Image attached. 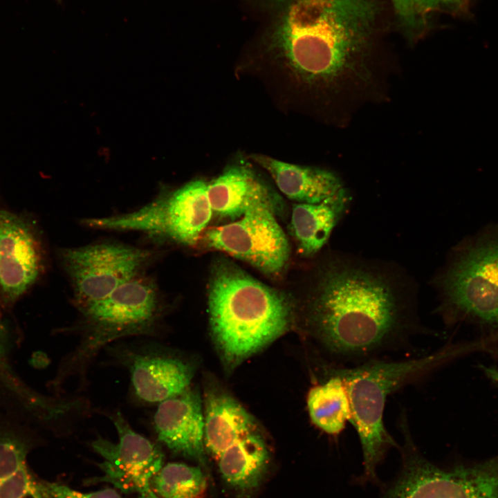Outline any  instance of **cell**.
<instances>
[{"mask_svg": "<svg viewBox=\"0 0 498 498\" xmlns=\"http://www.w3.org/2000/svg\"><path fill=\"white\" fill-rule=\"evenodd\" d=\"M313 271L307 323L333 367L387 358L431 333L418 314L417 284L397 264L330 251Z\"/></svg>", "mask_w": 498, "mask_h": 498, "instance_id": "1", "label": "cell"}, {"mask_svg": "<svg viewBox=\"0 0 498 498\" xmlns=\"http://www.w3.org/2000/svg\"><path fill=\"white\" fill-rule=\"evenodd\" d=\"M268 12V49L304 87L338 111L376 83L369 60L378 0H258Z\"/></svg>", "mask_w": 498, "mask_h": 498, "instance_id": "2", "label": "cell"}, {"mask_svg": "<svg viewBox=\"0 0 498 498\" xmlns=\"http://www.w3.org/2000/svg\"><path fill=\"white\" fill-rule=\"evenodd\" d=\"M208 293L212 332L231 365L282 335L292 319L294 304L288 294L225 258L211 266Z\"/></svg>", "mask_w": 498, "mask_h": 498, "instance_id": "3", "label": "cell"}, {"mask_svg": "<svg viewBox=\"0 0 498 498\" xmlns=\"http://www.w3.org/2000/svg\"><path fill=\"white\" fill-rule=\"evenodd\" d=\"M167 304L154 278L147 273L117 287L107 297L78 313L77 320L62 330L77 337L72 350L60 360L48 382L50 389L62 394L70 380L78 382L77 389L87 385L89 369L109 345L132 336H160Z\"/></svg>", "mask_w": 498, "mask_h": 498, "instance_id": "4", "label": "cell"}, {"mask_svg": "<svg viewBox=\"0 0 498 498\" xmlns=\"http://www.w3.org/2000/svg\"><path fill=\"white\" fill-rule=\"evenodd\" d=\"M470 345L449 344L430 353L407 360L382 358L330 371L344 380L349 397L351 418L361 445L364 479L376 481V470L387 451L398 444L384 423L387 398L416 383L470 350Z\"/></svg>", "mask_w": 498, "mask_h": 498, "instance_id": "5", "label": "cell"}, {"mask_svg": "<svg viewBox=\"0 0 498 498\" xmlns=\"http://www.w3.org/2000/svg\"><path fill=\"white\" fill-rule=\"evenodd\" d=\"M432 282L448 326L468 322L498 333V223L456 244Z\"/></svg>", "mask_w": 498, "mask_h": 498, "instance_id": "6", "label": "cell"}, {"mask_svg": "<svg viewBox=\"0 0 498 498\" xmlns=\"http://www.w3.org/2000/svg\"><path fill=\"white\" fill-rule=\"evenodd\" d=\"M208 184L203 179L193 180L178 188L160 192L153 201L136 210L84 219L82 223L93 229L136 232L158 242L194 246L213 215Z\"/></svg>", "mask_w": 498, "mask_h": 498, "instance_id": "7", "label": "cell"}, {"mask_svg": "<svg viewBox=\"0 0 498 498\" xmlns=\"http://www.w3.org/2000/svg\"><path fill=\"white\" fill-rule=\"evenodd\" d=\"M157 256L152 250L109 241L63 248L58 252L78 313L102 301L123 283L147 273Z\"/></svg>", "mask_w": 498, "mask_h": 498, "instance_id": "8", "label": "cell"}, {"mask_svg": "<svg viewBox=\"0 0 498 498\" xmlns=\"http://www.w3.org/2000/svg\"><path fill=\"white\" fill-rule=\"evenodd\" d=\"M279 199L258 202L239 219L212 228L202 235L210 249L241 260L270 278L286 271L290 247L276 217Z\"/></svg>", "mask_w": 498, "mask_h": 498, "instance_id": "9", "label": "cell"}, {"mask_svg": "<svg viewBox=\"0 0 498 498\" xmlns=\"http://www.w3.org/2000/svg\"><path fill=\"white\" fill-rule=\"evenodd\" d=\"M103 351L109 364L128 371L133 396L142 404L158 405L182 393L193 376L190 360L156 341H118Z\"/></svg>", "mask_w": 498, "mask_h": 498, "instance_id": "10", "label": "cell"}, {"mask_svg": "<svg viewBox=\"0 0 498 498\" xmlns=\"http://www.w3.org/2000/svg\"><path fill=\"white\" fill-rule=\"evenodd\" d=\"M46 266L44 244L32 218L0 208V313L35 286Z\"/></svg>", "mask_w": 498, "mask_h": 498, "instance_id": "11", "label": "cell"}, {"mask_svg": "<svg viewBox=\"0 0 498 498\" xmlns=\"http://www.w3.org/2000/svg\"><path fill=\"white\" fill-rule=\"evenodd\" d=\"M113 423L118 441L100 436L91 443L103 459L99 466L102 476L89 482H107L122 492L142 494L151 490V481L163 466L161 450L136 432L120 411L102 412Z\"/></svg>", "mask_w": 498, "mask_h": 498, "instance_id": "12", "label": "cell"}, {"mask_svg": "<svg viewBox=\"0 0 498 498\" xmlns=\"http://www.w3.org/2000/svg\"><path fill=\"white\" fill-rule=\"evenodd\" d=\"M389 498H498V456L448 468L420 460L403 474Z\"/></svg>", "mask_w": 498, "mask_h": 498, "instance_id": "13", "label": "cell"}, {"mask_svg": "<svg viewBox=\"0 0 498 498\" xmlns=\"http://www.w3.org/2000/svg\"><path fill=\"white\" fill-rule=\"evenodd\" d=\"M38 430L0 409V498H46L27 460L41 443Z\"/></svg>", "mask_w": 498, "mask_h": 498, "instance_id": "14", "label": "cell"}, {"mask_svg": "<svg viewBox=\"0 0 498 498\" xmlns=\"http://www.w3.org/2000/svg\"><path fill=\"white\" fill-rule=\"evenodd\" d=\"M154 425L158 440L172 452L204 461V415L197 392L187 389L160 403Z\"/></svg>", "mask_w": 498, "mask_h": 498, "instance_id": "15", "label": "cell"}, {"mask_svg": "<svg viewBox=\"0 0 498 498\" xmlns=\"http://www.w3.org/2000/svg\"><path fill=\"white\" fill-rule=\"evenodd\" d=\"M208 193L213 214L233 221L241 217L255 203L278 199L243 160L228 165L216 178L208 182Z\"/></svg>", "mask_w": 498, "mask_h": 498, "instance_id": "16", "label": "cell"}, {"mask_svg": "<svg viewBox=\"0 0 498 498\" xmlns=\"http://www.w3.org/2000/svg\"><path fill=\"white\" fill-rule=\"evenodd\" d=\"M251 160L271 176L279 191L299 203H317L346 188L335 173L326 169L284 162L261 154Z\"/></svg>", "mask_w": 498, "mask_h": 498, "instance_id": "17", "label": "cell"}, {"mask_svg": "<svg viewBox=\"0 0 498 498\" xmlns=\"http://www.w3.org/2000/svg\"><path fill=\"white\" fill-rule=\"evenodd\" d=\"M350 202V194L344 188L320 203L293 204L289 230L302 257L312 258L320 252Z\"/></svg>", "mask_w": 498, "mask_h": 498, "instance_id": "18", "label": "cell"}, {"mask_svg": "<svg viewBox=\"0 0 498 498\" xmlns=\"http://www.w3.org/2000/svg\"><path fill=\"white\" fill-rule=\"evenodd\" d=\"M255 431L254 419L234 398L223 394H210L207 398L204 443L216 459L236 441Z\"/></svg>", "mask_w": 498, "mask_h": 498, "instance_id": "19", "label": "cell"}, {"mask_svg": "<svg viewBox=\"0 0 498 498\" xmlns=\"http://www.w3.org/2000/svg\"><path fill=\"white\" fill-rule=\"evenodd\" d=\"M216 460L223 479L237 492L246 494L259 485L269 453L264 439L255 431L228 448Z\"/></svg>", "mask_w": 498, "mask_h": 498, "instance_id": "20", "label": "cell"}, {"mask_svg": "<svg viewBox=\"0 0 498 498\" xmlns=\"http://www.w3.org/2000/svg\"><path fill=\"white\" fill-rule=\"evenodd\" d=\"M20 334L0 315V409L15 415H24L35 405L39 391L17 373L13 363Z\"/></svg>", "mask_w": 498, "mask_h": 498, "instance_id": "21", "label": "cell"}, {"mask_svg": "<svg viewBox=\"0 0 498 498\" xmlns=\"http://www.w3.org/2000/svg\"><path fill=\"white\" fill-rule=\"evenodd\" d=\"M327 376L310 389L307 408L314 425L330 436H337L351 421L350 400L342 377L331 371Z\"/></svg>", "mask_w": 498, "mask_h": 498, "instance_id": "22", "label": "cell"}, {"mask_svg": "<svg viewBox=\"0 0 498 498\" xmlns=\"http://www.w3.org/2000/svg\"><path fill=\"white\" fill-rule=\"evenodd\" d=\"M207 481L197 466L169 463L154 476L152 491L160 498H205Z\"/></svg>", "mask_w": 498, "mask_h": 498, "instance_id": "23", "label": "cell"}, {"mask_svg": "<svg viewBox=\"0 0 498 498\" xmlns=\"http://www.w3.org/2000/svg\"><path fill=\"white\" fill-rule=\"evenodd\" d=\"M399 20L407 28L419 30L430 15L439 10H453L466 0H391Z\"/></svg>", "mask_w": 498, "mask_h": 498, "instance_id": "24", "label": "cell"}, {"mask_svg": "<svg viewBox=\"0 0 498 498\" xmlns=\"http://www.w3.org/2000/svg\"><path fill=\"white\" fill-rule=\"evenodd\" d=\"M39 485L46 498H122L120 494L112 488L82 492L57 482L39 480Z\"/></svg>", "mask_w": 498, "mask_h": 498, "instance_id": "25", "label": "cell"}, {"mask_svg": "<svg viewBox=\"0 0 498 498\" xmlns=\"http://www.w3.org/2000/svg\"><path fill=\"white\" fill-rule=\"evenodd\" d=\"M480 368L488 378L498 385L497 369L492 367H486L484 365H480Z\"/></svg>", "mask_w": 498, "mask_h": 498, "instance_id": "26", "label": "cell"}, {"mask_svg": "<svg viewBox=\"0 0 498 498\" xmlns=\"http://www.w3.org/2000/svg\"><path fill=\"white\" fill-rule=\"evenodd\" d=\"M138 498H160V497L158 495H156L151 490L147 492L140 494V495Z\"/></svg>", "mask_w": 498, "mask_h": 498, "instance_id": "27", "label": "cell"}, {"mask_svg": "<svg viewBox=\"0 0 498 498\" xmlns=\"http://www.w3.org/2000/svg\"><path fill=\"white\" fill-rule=\"evenodd\" d=\"M0 314H1V313H0Z\"/></svg>", "mask_w": 498, "mask_h": 498, "instance_id": "28", "label": "cell"}]
</instances>
